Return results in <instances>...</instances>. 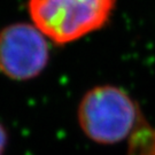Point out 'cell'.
<instances>
[{
  "mask_svg": "<svg viewBox=\"0 0 155 155\" xmlns=\"http://www.w3.org/2000/svg\"><path fill=\"white\" fill-rule=\"evenodd\" d=\"M78 122L91 140L113 145L133 136L143 120L137 104L124 91L102 85L83 97L78 107Z\"/></svg>",
  "mask_w": 155,
  "mask_h": 155,
  "instance_id": "cell-1",
  "label": "cell"
},
{
  "mask_svg": "<svg viewBox=\"0 0 155 155\" xmlns=\"http://www.w3.org/2000/svg\"><path fill=\"white\" fill-rule=\"evenodd\" d=\"M116 0H28L33 24L59 45L72 43L99 30Z\"/></svg>",
  "mask_w": 155,
  "mask_h": 155,
  "instance_id": "cell-2",
  "label": "cell"
},
{
  "mask_svg": "<svg viewBox=\"0 0 155 155\" xmlns=\"http://www.w3.org/2000/svg\"><path fill=\"white\" fill-rule=\"evenodd\" d=\"M7 144V133H6L4 127L0 124V155L4 154Z\"/></svg>",
  "mask_w": 155,
  "mask_h": 155,
  "instance_id": "cell-4",
  "label": "cell"
},
{
  "mask_svg": "<svg viewBox=\"0 0 155 155\" xmlns=\"http://www.w3.org/2000/svg\"><path fill=\"white\" fill-rule=\"evenodd\" d=\"M47 62L48 46L35 24L17 23L0 31V74L27 81L39 75Z\"/></svg>",
  "mask_w": 155,
  "mask_h": 155,
  "instance_id": "cell-3",
  "label": "cell"
}]
</instances>
